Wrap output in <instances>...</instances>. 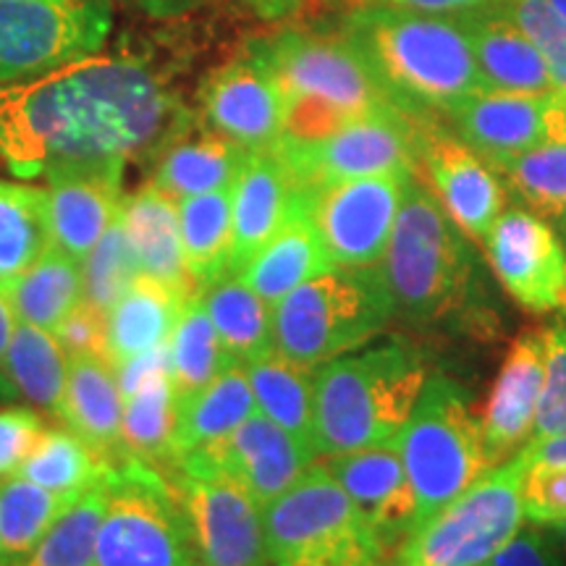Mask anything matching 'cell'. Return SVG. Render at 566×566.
<instances>
[{"mask_svg":"<svg viewBox=\"0 0 566 566\" xmlns=\"http://www.w3.org/2000/svg\"><path fill=\"white\" fill-rule=\"evenodd\" d=\"M323 467L370 516L388 546L407 541L415 527V493L396 441L323 457Z\"/></svg>","mask_w":566,"mask_h":566,"instance_id":"44dd1931","label":"cell"},{"mask_svg":"<svg viewBox=\"0 0 566 566\" xmlns=\"http://www.w3.org/2000/svg\"><path fill=\"white\" fill-rule=\"evenodd\" d=\"M0 566H6V564H3V556H0Z\"/></svg>","mask_w":566,"mask_h":566,"instance_id":"680465c9","label":"cell"},{"mask_svg":"<svg viewBox=\"0 0 566 566\" xmlns=\"http://www.w3.org/2000/svg\"><path fill=\"white\" fill-rule=\"evenodd\" d=\"M344 34L370 61L394 101L417 118L449 113L483 90L470 38L457 17L370 3L346 21Z\"/></svg>","mask_w":566,"mask_h":566,"instance_id":"3957f363","label":"cell"},{"mask_svg":"<svg viewBox=\"0 0 566 566\" xmlns=\"http://www.w3.org/2000/svg\"><path fill=\"white\" fill-rule=\"evenodd\" d=\"M551 535L556 537V543H558V546H562V551H566V520L551 527Z\"/></svg>","mask_w":566,"mask_h":566,"instance_id":"11a10c76","label":"cell"},{"mask_svg":"<svg viewBox=\"0 0 566 566\" xmlns=\"http://www.w3.org/2000/svg\"><path fill=\"white\" fill-rule=\"evenodd\" d=\"M51 244L74 260L87 258L116 221L124 202V174L82 171L48 179Z\"/></svg>","mask_w":566,"mask_h":566,"instance_id":"cb8c5ba5","label":"cell"},{"mask_svg":"<svg viewBox=\"0 0 566 566\" xmlns=\"http://www.w3.org/2000/svg\"><path fill=\"white\" fill-rule=\"evenodd\" d=\"M95 566H197L187 516L160 470L137 459L111 467Z\"/></svg>","mask_w":566,"mask_h":566,"instance_id":"30bf717a","label":"cell"},{"mask_svg":"<svg viewBox=\"0 0 566 566\" xmlns=\"http://www.w3.org/2000/svg\"><path fill=\"white\" fill-rule=\"evenodd\" d=\"M273 566L388 564L394 548L323 464L263 506Z\"/></svg>","mask_w":566,"mask_h":566,"instance_id":"ba28073f","label":"cell"},{"mask_svg":"<svg viewBox=\"0 0 566 566\" xmlns=\"http://www.w3.org/2000/svg\"><path fill=\"white\" fill-rule=\"evenodd\" d=\"M457 19L470 38L483 90L514 92V95L556 92L543 55L514 24L504 6H491Z\"/></svg>","mask_w":566,"mask_h":566,"instance_id":"d4e9b609","label":"cell"},{"mask_svg":"<svg viewBox=\"0 0 566 566\" xmlns=\"http://www.w3.org/2000/svg\"><path fill=\"white\" fill-rule=\"evenodd\" d=\"M19 321L55 331L71 310L82 304V263L59 247L48 244L17 279L0 283Z\"/></svg>","mask_w":566,"mask_h":566,"instance_id":"d6a6232c","label":"cell"},{"mask_svg":"<svg viewBox=\"0 0 566 566\" xmlns=\"http://www.w3.org/2000/svg\"><path fill=\"white\" fill-rule=\"evenodd\" d=\"M543 342H546V375H543L533 438H556L566 436V313L543 328Z\"/></svg>","mask_w":566,"mask_h":566,"instance_id":"f6af8a7d","label":"cell"},{"mask_svg":"<svg viewBox=\"0 0 566 566\" xmlns=\"http://www.w3.org/2000/svg\"><path fill=\"white\" fill-rule=\"evenodd\" d=\"M59 420L111 464L126 459L122 449L124 396L111 357H97V354L71 357Z\"/></svg>","mask_w":566,"mask_h":566,"instance_id":"484cf974","label":"cell"},{"mask_svg":"<svg viewBox=\"0 0 566 566\" xmlns=\"http://www.w3.org/2000/svg\"><path fill=\"white\" fill-rule=\"evenodd\" d=\"M454 134L495 168L546 142L566 139V97L478 90L446 113Z\"/></svg>","mask_w":566,"mask_h":566,"instance_id":"9a60e30c","label":"cell"},{"mask_svg":"<svg viewBox=\"0 0 566 566\" xmlns=\"http://www.w3.org/2000/svg\"><path fill=\"white\" fill-rule=\"evenodd\" d=\"M139 3L147 6V9L155 11V13H171V11L184 9L189 0H139Z\"/></svg>","mask_w":566,"mask_h":566,"instance_id":"db71d44e","label":"cell"},{"mask_svg":"<svg viewBox=\"0 0 566 566\" xmlns=\"http://www.w3.org/2000/svg\"><path fill=\"white\" fill-rule=\"evenodd\" d=\"M543 375H546L543 328L520 331L506 346L480 415L488 470L504 464L533 441Z\"/></svg>","mask_w":566,"mask_h":566,"instance_id":"d6986e66","label":"cell"},{"mask_svg":"<svg viewBox=\"0 0 566 566\" xmlns=\"http://www.w3.org/2000/svg\"><path fill=\"white\" fill-rule=\"evenodd\" d=\"M187 516L197 566H273L263 504L237 480L195 457L163 470Z\"/></svg>","mask_w":566,"mask_h":566,"instance_id":"8fae6325","label":"cell"},{"mask_svg":"<svg viewBox=\"0 0 566 566\" xmlns=\"http://www.w3.org/2000/svg\"><path fill=\"white\" fill-rule=\"evenodd\" d=\"M488 265L516 304L530 313L566 307V250L533 210H504L485 237Z\"/></svg>","mask_w":566,"mask_h":566,"instance_id":"2e32d148","label":"cell"},{"mask_svg":"<svg viewBox=\"0 0 566 566\" xmlns=\"http://www.w3.org/2000/svg\"><path fill=\"white\" fill-rule=\"evenodd\" d=\"M252 53L283 97L281 142H315L354 118L405 111L346 34L283 32Z\"/></svg>","mask_w":566,"mask_h":566,"instance_id":"277c9868","label":"cell"},{"mask_svg":"<svg viewBox=\"0 0 566 566\" xmlns=\"http://www.w3.org/2000/svg\"><path fill=\"white\" fill-rule=\"evenodd\" d=\"M19 317L13 313L6 289L0 286V405H17L19 394L13 388L9 373H6V352H9L13 328H17Z\"/></svg>","mask_w":566,"mask_h":566,"instance_id":"f5cc1de1","label":"cell"},{"mask_svg":"<svg viewBox=\"0 0 566 566\" xmlns=\"http://www.w3.org/2000/svg\"><path fill=\"white\" fill-rule=\"evenodd\" d=\"M254 409L258 405L244 367H223L200 394L176 407L174 462L179 457L216 449Z\"/></svg>","mask_w":566,"mask_h":566,"instance_id":"f546056e","label":"cell"},{"mask_svg":"<svg viewBox=\"0 0 566 566\" xmlns=\"http://www.w3.org/2000/svg\"><path fill=\"white\" fill-rule=\"evenodd\" d=\"M45 422L32 407L0 409V478L17 475L24 459L32 454Z\"/></svg>","mask_w":566,"mask_h":566,"instance_id":"7dc6e473","label":"cell"},{"mask_svg":"<svg viewBox=\"0 0 566 566\" xmlns=\"http://www.w3.org/2000/svg\"><path fill=\"white\" fill-rule=\"evenodd\" d=\"M187 116L166 80L134 55L82 59L0 87V160L17 176L126 171Z\"/></svg>","mask_w":566,"mask_h":566,"instance_id":"6da1fadb","label":"cell"},{"mask_svg":"<svg viewBox=\"0 0 566 566\" xmlns=\"http://www.w3.org/2000/svg\"><path fill=\"white\" fill-rule=\"evenodd\" d=\"M254 405L268 420L281 424L286 433L315 451V384L313 370L286 359L279 352H268L244 363ZM317 457V451H315Z\"/></svg>","mask_w":566,"mask_h":566,"instance_id":"1f68e13d","label":"cell"},{"mask_svg":"<svg viewBox=\"0 0 566 566\" xmlns=\"http://www.w3.org/2000/svg\"><path fill=\"white\" fill-rule=\"evenodd\" d=\"M187 457L202 459L237 480L263 506L289 491L317 462L315 451L258 409L216 449Z\"/></svg>","mask_w":566,"mask_h":566,"instance_id":"ffe728a7","label":"cell"},{"mask_svg":"<svg viewBox=\"0 0 566 566\" xmlns=\"http://www.w3.org/2000/svg\"><path fill=\"white\" fill-rule=\"evenodd\" d=\"M417 168L457 229L483 244L506 205L504 184L493 168L454 132L438 129L428 118L417 137Z\"/></svg>","mask_w":566,"mask_h":566,"instance_id":"e0dca14e","label":"cell"},{"mask_svg":"<svg viewBox=\"0 0 566 566\" xmlns=\"http://www.w3.org/2000/svg\"><path fill=\"white\" fill-rule=\"evenodd\" d=\"M409 174L363 176L304 192V208L334 268H373L384 260Z\"/></svg>","mask_w":566,"mask_h":566,"instance_id":"5bb4252c","label":"cell"},{"mask_svg":"<svg viewBox=\"0 0 566 566\" xmlns=\"http://www.w3.org/2000/svg\"><path fill=\"white\" fill-rule=\"evenodd\" d=\"M247 155L250 153L237 142L212 132L200 118L187 113L155 150L150 184L176 202L184 197L216 192L237 184Z\"/></svg>","mask_w":566,"mask_h":566,"instance_id":"7402d4cb","label":"cell"},{"mask_svg":"<svg viewBox=\"0 0 566 566\" xmlns=\"http://www.w3.org/2000/svg\"><path fill=\"white\" fill-rule=\"evenodd\" d=\"M122 223L129 239L139 273L171 283L184 292H197L181 250L179 202L163 195L153 184L142 187L122 202Z\"/></svg>","mask_w":566,"mask_h":566,"instance_id":"4316f807","label":"cell"},{"mask_svg":"<svg viewBox=\"0 0 566 566\" xmlns=\"http://www.w3.org/2000/svg\"><path fill=\"white\" fill-rule=\"evenodd\" d=\"M51 244L45 189L0 179V283L17 279Z\"/></svg>","mask_w":566,"mask_h":566,"instance_id":"f35d334b","label":"cell"},{"mask_svg":"<svg viewBox=\"0 0 566 566\" xmlns=\"http://www.w3.org/2000/svg\"><path fill=\"white\" fill-rule=\"evenodd\" d=\"M488 566H566V558L554 535L530 527L520 530Z\"/></svg>","mask_w":566,"mask_h":566,"instance_id":"681fc988","label":"cell"},{"mask_svg":"<svg viewBox=\"0 0 566 566\" xmlns=\"http://www.w3.org/2000/svg\"><path fill=\"white\" fill-rule=\"evenodd\" d=\"M192 294L139 273L105 317L113 365L171 342L184 304Z\"/></svg>","mask_w":566,"mask_h":566,"instance_id":"83f0119b","label":"cell"},{"mask_svg":"<svg viewBox=\"0 0 566 566\" xmlns=\"http://www.w3.org/2000/svg\"><path fill=\"white\" fill-rule=\"evenodd\" d=\"M548 3L554 6V9H556L558 13H562V17L566 19V0H548Z\"/></svg>","mask_w":566,"mask_h":566,"instance_id":"9f6ffc18","label":"cell"},{"mask_svg":"<svg viewBox=\"0 0 566 566\" xmlns=\"http://www.w3.org/2000/svg\"><path fill=\"white\" fill-rule=\"evenodd\" d=\"M475 566H488V564H475Z\"/></svg>","mask_w":566,"mask_h":566,"instance_id":"91938a15","label":"cell"},{"mask_svg":"<svg viewBox=\"0 0 566 566\" xmlns=\"http://www.w3.org/2000/svg\"><path fill=\"white\" fill-rule=\"evenodd\" d=\"M174 436L176 394L171 373H160L124 401V457L137 459V462L150 464L163 472L174 462Z\"/></svg>","mask_w":566,"mask_h":566,"instance_id":"d590c367","label":"cell"},{"mask_svg":"<svg viewBox=\"0 0 566 566\" xmlns=\"http://www.w3.org/2000/svg\"><path fill=\"white\" fill-rule=\"evenodd\" d=\"M168 344L166 346H158V349H150L145 354H137V357L132 359H124V363L116 365V380H118V388H122V396L124 401L129 399L132 394H137L142 386L147 384V380L155 378V375L160 373H168Z\"/></svg>","mask_w":566,"mask_h":566,"instance_id":"f907efd6","label":"cell"},{"mask_svg":"<svg viewBox=\"0 0 566 566\" xmlns=\"http://www.w3.org/2000/svg\"><path fill=\"white\" fill-rule=\"evenodd\" d=\"M428 375L422 352L405 338H388L315 367L317 459L396 441Z\"/></svg>","mask_w":566,"mask_h":566,"instance_id":"5b68a950","label":"cell"},{"mask_svg":"<svg viewBox=\"0 0 566 566\" xmlns=\"http://www.w3.org/2000/svg\"><path fill=\"white\" fill-rule=\"evenodd\" d=\"M111 462L69 428H45L32 454L19 467L17 478L48 488L53 493L82 495L101 485L111 472Z\"/></svg>","mask_w":566,"mask_h":566,"instance_id":"8d00e7d4","label":"cell"},{"mask_svg":"<svg viewBox=\"0 0 566 566\" xmlns=\"http://www.w3.org/2000/svg\"><path fill=\"white\" fill-rule=\"evenodd\" d=\"M59 336L63 349L69 357L76 354H97V357H108V328H105V315L92 310L90 304H80L71 310L59 328L53 331Z\"/></svg>","mask_w":566,"mask_h":566,"instance_id":"c3c4849f","label":"cell"},{"mask_svg":"<svg viewBox=\"0 0 566 566\" xmlns=\"http://www.w3.org/2000/svg\"><path fill=\"white\" fill-rule=\"evenodd\" d=\"M501 6L543 55L554 90L566 97V19L548 0H504Z\"/></svg>","mask_w":566,"mask_h":566,"instance_id":"ee69618b","label":"cell"},{"mask_svg":"<svg viewBox=\"0 0 566 566\" xmlns=\"http://www.w3.org/2000/svg\"><path fill=\"white\" fill-rule=\"evenodd\" d=\"M181 250L197 286L231 271L233 187L179 200Z\"/></svg>","mask_w":566,"mask_h":566,"instance_id":"e575fe53","label":"cell"},{"mask_svg":"<svg viewBox=\"0 0 566 566\" xmlns=\"http://www.w3.org/2000/svg\"><path fill=\"white\" fill-rule=\"evenodd\" d=\"M530 446L493 467L451 504L407 535L394 566H475L488 564L522 530V480Z\"/></svg>","mask_w":566,"mask_h":566,"instance_id":"9c48e42d","label":"cell"},{"mask_svg":"<svg viewBox=\"0 0 566 566\" xmlns=\"http://www.w3.org/2000/svg\"><path fill=\"white\" fill-rule=\"evenodd\" d=\"M396 449L415 493L417 530L488 472L483 428L470 388L443 373H430L396 436Z\"/></svg>","mask_w":566,"mask_h":566,"instance_id":"52a82bcc","label":"cell"},{"mask_svg":"<svg viewBox=\"0 0 566 566\" xmlns=\"http://www.w3.org/2000/svg\"><path fill=\"white\" fill-rule=\"evenodd\" d=\"M302 189L279 155L250 153L233 184L231 271L239 273L283 223L289 221Z\"/></svg>","mask_w":566,"mask_h":566,"instance_id":"603a6c76","label":"cell"},{"mask_svg":"<svg viewBox=\"0 0 566 566\" xmlns=\"http://www.w3.org/2000/svg\"><path fill=\"white\" fill-rule=\"evenodd\" d=\"M420 124L405 111H384L354 118L323 139L279 142L273 153L304 192L363 176L417 174Z\"/></svg>","mask_w":566,"mask_h":566,"instance_id":"4fadbf2b","label":"cell"},{"mask_svg":"<svg viewBox=\"0 0 566 566\" xmlns=\"http://www.w3.org/2000/svg\"><path fill=\"white\" fill-rule=\"evenodd\" d=\"M168 363H171L168 373H171L176 407L200 394L223 367L231 365L216 334V325L200 300V289L184 304L179 323L168 342Z\"/></svg>","mask_w":566,"mask_h":566,"instance_id":"74e56055","label":"cell"},{"mask_svg":"<svg viewBox=\"0 0 566 566\" xmlns=\"http://www.w3.org/2000/svg\"><path fill=\"white\" fill-rule=\"evenodd\" d=\"M370 3L394 6V9H409L420 13H436V17H464L491 6H501L504 0H370Z\"/></svg>","mask_w":566,"mask_h":566,"instance_id":"816d5d0a","label":"cell"},{"mask_svg":"<svg viewBox=\"0 0 566 566\" xmlns=\"http://www.w3.org/2000/svg\"><path fill=\"white\" fill-rule=\"evenodd\" d=\"M380 273L394 315L417 328L480 323L478 263L470 244L433 192L409 174Z\"/></svg>","mask_w":566,"mask_h":566,"instance_id":"7a4b0ae2","label":"cell"},{"mask_svg":"<svg viewBox=\"0 0 566 566\" xmlns=\"http://www.w3.org/2000/svg\"><path fill=\"white\" fill-rule=\"evenodd\" d=\"M108 32L105 0H0V84L90 59Z\"/></svg>","mask_w":566,"mask_h":566,"instance_id":"7c38bea8","label":"cell"},{"mask_svg":"<svg viewBox=\"0 0 566 566\" xmlns=\"http://www.w3.org/2000/svg\"><path fill=\"white\" fill-rule=\"evenodd\" d=\"M331 268L334 265H331L321 237H317L307 208H304L302 189L300 202H296L289 221L254 252V258L239 271V275L273 307L304 281L315 279Z\"/></svg>","mask_w":566,"mask_h":566,"instance_id":"f1b7e54d","label":"cell"},{"mask_svg":"<svg viewBox=\"0 0 566 566\" xmlns=\"http://www.w3.org/2000/svg\"><path fill=\"white\" fill-rule=\"evenodd\" d=\"M69 363V352L63 349L53 331L24 321L17 323L9 352H6V373L21 401L59 420L63 394H66Z\"/></svg>","mask_w":566,"mask_h":566,"instance_id":"836d02e7","label":"cell"},{"mask_svg":"<svg viewBox=\"0 0 566 566\" xmlns=\"http://www.w3.org/2000/svg\"><path fill=\"white\" fill-rule=\"evenodd\" d=\"M349 566H388V564H349Z\"/></svg>","mask_w":566,"mask_h":566,"instance_id":"6f0895ef","label":"cell"},{"mask_svg":"<svg viewBox=\"0 0 566 566\" xmlns=\"http://www.w3.org/2000/svg\"><path fill=\"white\" fill-rule=\"evenodd\" d=\"M541 218L566 216V139L546 142L493 168Z\"/></svg>","mask_w":566,"mask_h":566,"instance_id":"b9f144b4","label":"cell"},{"mask_svg":"<svg viewBox=\"0 0 566 566\" xmlns=\"http://www.w3.org/2000/svg\"><path fill=\"white\" fill-rule=\"evenodd\" d=\"M530 446V443H527ZM522 506L525 520L533 525L554 527L566 520V462L535 459L530 451V464L522 480Z\"/></svg>","mask_w":566,"mask_h":566,"instance_id":"bcb514c9","label":"cell"},{"mask_svg":"<svg viewBox=\"0 0 566 566\" xmlns=\"http://www.w3.org/2000/svg\"><path fill=\"white\" fill-rule=\"evenodd\" d=\"M200 122L247 153H268L283 134V97L258 55L223 63L205 76Z\"/></svg>","mask_w":566,"mask_h":566,"instance_id":"ac0fdd59","label":"cell"},{"mask_svg":"<svg viewBox=\"0 0 566 566\" xmlns=\"http://www.w3.org/2000/svg\"><path fill=\"white\" fill-rule=\"evenodd\" d=\"M391 317L380 265L331 268L273 304V349L315 370L373 342Z\"/></svg>","mask_w":566,"mask_h":566,"instance_id":"8992f818","label":"cell"},{"mask_svg":"<svg viewBox=\"0 0 566 566\" xmlns=\"http://www.w3.org/2000/svg\"><path fill=\"white\" fill-rule=\"evenodd\" d=\"M103 506L105 480L84 491L40 537L38 546L11 566H95V541Z\"/></svg>","mask_w":566,"mask_h":566,"instance_id":"60d3db41","label":"cell"},{"mask_svg":"<svg viewBox=\"0 0 566 566\" xmlns=\"http://www.w3.org/2000/svg\"><path fill=\"white\" fill-rule=\"evenodd\" d=\"M137 275V258H134L129 239H126L122 210H118L111 229L103 233L95 250L82 260V302L108 317L113 304L122 300Z\"/></svg>","mask_w":566,"mask_h":566,"instance_id":"7bdbcfd3","label":"cell"},{"mask_svg":"<svg viewBox=\"0 0 566 566\" xmlns=\"http://www.w3.org/2000/svg\"><path fill=\"white\" fill-rule=\"evenodd\" d=\"M80 495L53 493L30 480L11 475L0 483V556L3 564H17L38 546L40 537L51 530L59 516Z\"/></svg>","mask_w":566,"mask_h":566,"instance_id":"ab89813d","label":"cell"},{"mask_svg":"<svg viewBox=\"0 0 566 566\" xmlns=\"http://www.w3.org/2000/svg\"><path fill=\"white\" fill-rule=\"evenodd\" d=\"M200 300L231 365L273 352V307L242 275L226 271L202 283Z\"/></svg>","mask_w":566,"mask_h":566,"instance_id":"4dcf8cb0","label":"cell"}]
</instances>
